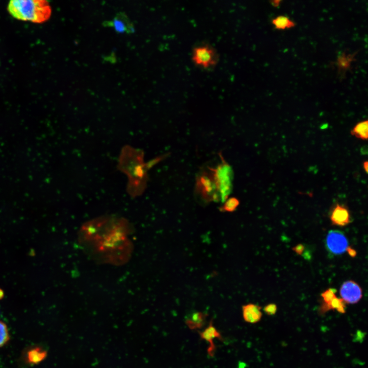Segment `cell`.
Here are the masks:
<instances>
[{"label": "cell", "instance_id": "cell-15", "mask_svg": "<svg viewBox=\"0 0 368 368\" xmlns=\"http://www.w3.org/2000/svg\"><path fill=\"white\" fill-rule=\"evenodd\" d=\"M125 20L124 17L117 16L113 19L112 25L117 32L123 33L127 32L129 29L131 30L128 28V24Z\"/></svg>", "mask_w": 368, "mask_h": 368}, {"label": "cell", "instance_id": "cell-22", "mask_svg": "<svg viewBox=\"0 0 368 368\" xmlns=\"http://www.w3.org/2000/svg\"><path fill=\"white\" fill-rule=\"evenodd\" d=\"M346 251L348 252L349 256L352 258H354L357 255L356 251L354 248L349 246L347 248Z\"/></svg>", "mask_w": 368, "mask_h": 368}, {"label": "cell", "instance_id": "cell-19", "mask_svg": "<svg viewBox=\"0 0 368 368\" xmlns=\"http://www.w3.org/2000/svg\"><path fill=\"white\" fill-rule=\"evenodd\" d=\"M263 310L267 315H273L277 311V306L274 303H270L264 307Z\"/></svg>", "mask_w": 368, "mask_h": 368}, {"label": "cell", "instance_id": "cell-12", "mask_svg": "<svg viewBox=\"0 0 368 368\" xmlns=\"http://www.w3.org/2000/svg\"><path fill=\"white\" fill-rule=\"evenodd\" d=\"M47 352L40 348H34L28 351L27 361L30 364H37L44 359Z\"/></svg>", "mask_w": 368, "mask_h": 368}, {"label": "cell", "instance_id": "cell-23", "mask_svg": "<svg viewBox=\"0 0 368 368\" xmlns=\"http://www.w3.org/2000/svg\"><path fill=\"white\" fill-rule=\"evenodd\" d=\"M363 167L364 170H365V172L366 173H367V171H368V169H368V163H367V162L366 160V161H364V162L363 163Z\"/></svg>", "mask_w": 368, "mask_h": 368}, {"label": "cell", "instance_id": "cell-20", "mask_svg": "<svg viewBox=\"0 0 368 368\" xmlns=\"http://www.w3.org/2000/svg\"><path fill=\"white\" fill-rule=\"evenodd\" d=\"M351 58H347L346 57H340L338 60L339 66L342 67H348L351 61Z\"/></svg>", "mask_w": 368, "mask_h": 368}, {"label": "cell", "instance_id": "cell-2", "mask_svg": "<svg viewBox=\"0 0 368 368\" xmlns=\"http://www.w3.org/2000/svg\"><path fill=\"white\" fill-rule=\"evenodd\" d=\"M8 10L17 19L35 23L45 21L51 14L50 4L44 0H12L8 5Z\"/></svg>", "mask_w": 368, "mask_h": 368}, {"label": "cell", "instance_id": "cell-16", "mask_svg": "<svg viewBox=\"0 0 368 368\" xmlns=\"http://www.w3.org/2000/svg\"><path fill=\"white\" fill-rule=\"evenodd\" d=\"M239 204V200L234 197H232L225 200L224 204L221 208V211L225 212H233L235 211Z\"/></svg>", "mask_w": 368, "mask_h": 368}, {"label": "cell", "instance_id": "cell-6", "mask_svg": "<svg viewBox=\"0 0 368 368\" xmlns=\"http://www.w3.org/2000/svg\"><path fill=\"white\" fill-rule=\"evenodd\" d=\"M329 217L332 224L338 226H344L351 222L349 209L346 206L339 203H336L332 207Z\"/></svg>", "mask_w": 368, "mask_h": 368}, {"label": "cell", "instance_id": "cell-18", "mask_svg": "<svg viewBox=\"0 0 368 368\" xmlns=\"http://www.w3.org/2000/svg\"><path fill=\"white\" fill-rule=\"evenodd\" d=\"M9 339L7 327L5 323L0 321V347L6 344Z\"/></svg>", "mask_w": 368, "mask_h": 368}, {"label": "cell", "instance_id": "cell-13", "mask_svg": "<svg viewBox=\"0 0 368 368\" xmlns=\"http://www.w3.org/2000/svg\"><path fill=\"white\" fill-rule=\"evenodd\" d=\"M352 135L366 141L368 138V121L364 120L357 123L351 131Z\"/></svg>", "mask_w": 368, "mask_h": 368}, {"label": "cell", "instance_id": "cell-26", "mask_svg": "<svg viewBox=\"0 0 368 368\" xmlns=\"http://www.w3.org/2000/svg\"><path fill=\"white\" fill-rule=\"evenodd\" d=\"M4 297V292L3 291L0 289V299L3 298Z\"/></svg>", "mask_w": 368, "mask_h": 368}, {"label": "cell", "instance_id": "cell-7", "mask_svg": "<svg viewBox=\"0 0 368 368\" xmlns=\"http://www.w3.org/2000/svg\"><path fill=\"white\" fill-rule=\"evenodd\" d=\"M199 334L202 339L205 340L209 344L207 349L208 355L210 357L214 356L216 350V347L214 342V339H223L220 332L216 328L211 321L209 325L203 331L199 332Z\"/></svg>", "mask_w": 368, "mask_h": 368}, {"label": "cell", "instance_id": "cell-10", "mask_svg": "<svg viewBox=\"0 0 368 368\" xmlns=\"http://www.w3.org/2000/svg\"><path fill=\"white\" fill-rule=\"evenodd\" d=\"M206 317L204 312L193 311L185 316V323L191 330L199 329L204 325Z\"/></svg>", "mask_w": 368, "mask_h": 368}, {"label": "cell", "instance_id": "cell-8", "mask_svg": "<svg viewBox=\"0 0 368 368\" xmlns=\"http://www.w3.org/2000/svg\"><path fill=\"white\" fill-rule=\"evenodd\" d=\"M197 187L202 197L208 201L215 198V194L213 192L216 187L213 179L209 176L204 174L201 175L197 180Z\"/></svg>", "mask_w": 368, "mask_h": 368}, {"label": "cell", "instance_id": "cell-1", "mask_svg": "<svg viewBox=\"0 0 368 368\" xmlns=\"http://www.w3.org/2000/svg\"><path fill=\"white\" fill-rule=\"evenodd\" d=\"M144 152L139 149L126 146L120 155L119 170L128 177L127 190L132 197L141 195L146 187L148 170L160 160H152L148 164L144 160Z\"/></svg>", "mask_w": 368, "mask_h": 368}, {"label": "cell", "instance_id": "cell-3", "mask_svg": "<svg viewBox=\"0 0 368 368\" xmlns=\"http://www.w3.org/2000/svg\"><path fill=\"white\" fill-rule=\"evenodd\" d=\"M215 51L209 45L196 47L192 53V60L195 65L204 68H208L217 63Z\"/></svg>", "mask_w": 368, "mask_h": 368}, {"label": "cell", "instance_id": "cell-5", "mask_svg": "<svg viewBox=\"0 0 368 368\" xmlns=\"http://www.w3.org/2000/svg\"><path fill=\"white\" fill-rule=\"evenodd\" d=\"M339 293L341 298L348 304L357 303L362 297L361 288L352 280L344 282L340 288Z\"/></svg>", "mask_w": 368, "mask_h": 368}, {"label": "cell", "instance_id": "cell-25", "mask_svg": "<svg viewBox=\"0 0 368 368\" xmlns=\"http://www.w3.org/2000/svg\"><path fill=\"white\" fill-rule=\"evenodd\" d=\"M244 367H245V363L241 362V363L239 364L238 368H244Z\"/></svg>", "mask_w": 368, "mask_h": 368}, {"label": "cell", "instance_id": "cell-17", "mask_svg": "<svg viewBox=\"0 0 368 368\" xmlns=\"http://www.w3.org/2000/svg\"><path fill=\"white\" fill-rule=\"evenodd\" d=\"M336 289L332 288H328L321 294L324 304L328 305L336 297Z\"/></svg>", "mask_w": 368, "mask_h": 368}, {"label": "cell", "instance_id": "cell-11", "mask_svg": "<svg viewBox=\"0 0 368 368\" xmlns=\"http://www.w3.org/2000/svg\"><path fill=\"white\" fill-rule=\"evenodd\" d=\"M330 310H336L339 313H344L346 303L341 298L336 296L328 305L322 303L319 308V312L321 314L325 313Z\"/></svg>", "mask_w": 368, "mask_h": 368}, {"label": "cell", "instance_id": "cell-14", "mask_svg": "<svg viewBox=\"0 0 368 368\" xmlns=\"http://www.w3.org/2000/svg\"><path fill=\"white\" fill-rule=\"evenodd\" d=\"M274 28L278 30L290 29L295 26L294 21L284 15H279L272 20Z\"/></svg>", "mask_w": 368, "mask_h": 368}, {"label": "cell", "instance_id": "cell-24", "mask_svg": "<svg viewBox=\"0 0 368 368\" xmlns=\"http://www.w3.org/2000/svg\"><path fill=\"white\" fill-rule=\"evenodd\" d=\"M280 2H281V1H274L271 2V4L273 6L276 7V6H278V5H279V4H280L279 3Z\"/></svg>", "mask_w": 368, "mask_h": 368}, {"label": "cell", "instance_id": "cell-9", "mask_svg": "<svg viewBox=\"0 0 368 368\" xmlns=\"http://www.w3.org/2000/svg\"><path fill=\"white\" fill-rule=\"evenodd\" d=\"M261 308L260 306L249 303L242 307V316L245 321L250 324L258 323L262 316Z\"/></svg>", "mask_w": 368, "mask_h": 368}, {"label": "cell", "instance_id": "cell-4", "mask_svg": "<svg viewBox=\"0 0 368 368\" xmlns=\"http://www.w3.org/2000/svg\"><path fill=\"white\" fill-rule=\"evenodd\" d=\"M326 244L327 249L332 254L338 255L344 252L348 245V240L343 233L336 230L328 232Z\"/></svg>", "mask_w": 368, "mask_h": 368}, {"label": "cell", "instance_id": "cell-21", "mask_svg": "<svg viewBox=\"0 0 368 368\" xmlns=\"http://www.w3.org/2000/svg\"><path fill=\"white\" fill-rule=\"evenodd\" d=\"M292 250L298 255L302 256L305 250V246L302 244H298L292 248Z\"/></svg>", "mask_w": 368, "mask_h": 368}]
</instances>
